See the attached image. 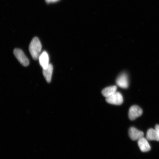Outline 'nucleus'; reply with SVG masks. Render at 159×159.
<instances>
[{"label":"nucleus","instance_id":"1","mask_svg":"<svg viewBox=\"0 0 159 159\" xmlns=\"http://www.w3.org/2000/svg\"><path fill=\"white\" fill-rule=\"evenodd\" d=\"M30 53L32 58L37 60L41 53L42 45L38 38H34L30 43L29 47Z\"/></svg>","mask_w":159,"mask_h":159},{"label":"nucleus","instance_id":"2","mask_svg":"<svg viewBox=\"0 0 159 159\" xmlns=\"http://www.w3.org/2000/svg\"><path fill=\"white\" fill-rule=\"evenodd\" d=\"M13 53L18 61L23 66L26 67L29 66V60L21 49H15L13 51Z\"/></svg>","mask_w":159,"mask_h":159},{"label":"nucleus","instance_id":"3","mask_svg":"<svg viewBox=\"0 0 159 159\" xmlns=\"http://www.w3.org/2000/svg\"><path fill=\"white\" fill-rule=\"evenodd\" d=\"M106 101L108 104L115 105H120L124 101L123 97L121 93L116 92L110 97L106 98Z\"/></svg>","mask_w":159,"mask_h":159},{"label":"nucleus","instance_id":"4","mask_svg":"<svg viewBox=\"0 0 159 159\" xmlns=\"http://www.w3.org/2000/svg\"><path fill=\"white\" fill-rule=\"evenodd\" d=\"M142 114L143 110L142 108L137 105H133L129 109V118L130 120H134L141 116Z\"/></svg>","mask_w":159,"mask_h":159},{"label":"nucleus","instance_id":"5","mask_svg":"<svg viewBox=\"0 0 159 159\" xmlns=\"http://www.w3.org/2000/svg\"><path fill=\"white\" fill-rule=\"evenodd\" d=\"M116 83L119 87L123 89H127L129 86V82L128 75L123 73L119 75L116 80Z\"/></svg>","mask_w":159,"mask_h":159},{"label":"nucleus","instance_id":"6","mask_svg":"<svg viewBox=\"0 0 159 159\" xmlns=\"http://www.w3.org/2000/svg\"><path fill=\"white\" fill-rule=\"evenodd\" d=\"M129 134L132 140H139L144 136V133L142 131L138 130L134 127H131L129 131Z\"/></svg>","mask_w":159,"mask_h":159},{"label":"nucleus","instance_id":"7","mask_svg":"<svg viewBox=\"0 0 159 159\" xmlns=\"http://www.w3.org/2000/svg\"><path fill=\"white\" fill-rule=\"evenodd\" d=\"M39 59V64L43 69L47 68L49 64V55L47 52L43 51L41 53Z\"/></svg>","mask_w":159,"mask_h":159},{"label":"nucleus","instance_id":"8","mask_svg":"<svg viewBox=\"0 0 159 159\" xmlns=\"http://www.w3.org/2000/svg\"><path fill=\"white\" fill-rule=\"evenodd\" d=\"M138 144L139 148L143 152H148L151 150V147L148 140L144 137L138 140Z\"/></svg>","mask_w":159,"mask_h":159},{"label":"nucleus","instance_id":"9","mask_svg":"<svg viewBox=\"0 0 159 159\" xmlns=\"http://www.w3.org/2000/svg\"><path fill=\"white\" fill-rule=\"evenodd\" d=\"M53 71V67L52 65L49 63L47 68L43 69V74L47 82L51 83L52 76Z\"/></svg>","mask_w":159,"mask_h":159},{"label":"nucleus","instance_id":"10","mask_svg":"<svg viewBox=\"0 0 159 159\" xmlns=\"http://www.w3.org/2000/svg\"><path fill=\"white\" fill-rule=\"evenodd\" d=\"M117 87L116 85L106 87L102 91V94L105 98L111 96L116 92Z\"/></svg>","mask_w":159,"mask_h":159},{"label":"nucleus","instance_id":"11","mask_svg":"<svg viewBox=\"0 0 159 159\" xmlns=\"http://www.w3.org/2000/svg\"><path fill=\"white\" fill-rule=\"evenodd\" d=\"M146 137V139L148 140L159 141L158 134L155 129H149L147 131Z\"/></svg>","mask_w":159,"mask_h":159},{"label":"nucleus","instance_id":"12","mask_svg":"<svg viewBox=\"0 0 159 159\" xmlns=\"http://www.w3.org/2000/svg\"><path fill=\"white\" fill-rule=\"evenodd\" d=\"M59 1V0H45L47 3L55 2Z\"/></svg>","mask_w":159,"mask_h":159},{"label":"nucleus","instance_id":"13","mask_svg":"<svg viewBox=\"0 0 159 159\" xmlns=\"http://www.w3.org/2000/svg\"><path fill=\"white\" fill-rule=\"evenodd\" d=\"M155 130L157 131V133L158 134V136L159 138V125H157L156 126H155Z\"/></svg>","mask_w":159,"mask_h":159}]
</instances>
